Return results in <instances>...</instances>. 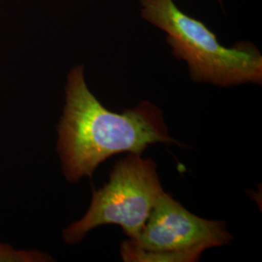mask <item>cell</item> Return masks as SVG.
Instances as JSON below:
<instances>
[{"label":"cell","instance_id":"cell-1","mask_svg":"<svg viewBox=\"0 0 262 262\" xmlns=\"http://www.w3.org/2000/svg\"><path fill=\"white\" fill-rule=\"evenodd\" d=\"M64 94L56 152L69 183L92 178L102 162L118 154L142 155L157 143L181 146L170 136L162 111L150 101L122 113L105 108L91 92L81 64L69 71Z\"/></svg>","mask_w":262,"mask_h":262},{"label":"cell","instance_id":"cell-5","mask_svg":"<svg viewBox=\"0 0 262 262\" xmlns=\"http://www.w3.org/2000/svg\"><path fill=\"white\" fill-rule=\"evenodd\" d=\"M54 261L48 253L38 250H19L9 244L0 243V262Z\"/></svg>","mask_w":262,"mask_h":262},{"label":"cell","instance_id":"cell-4","mask_svg":"<svg viewBox=\"0 0 262 262\" xmlns=\"http://www.w3.org/2000/svg\"><path fill=\"white\" fill-rule=\"evenodd\" d=\"M232 239L225 222L193 215L163 191L139 237L123 241L120 253L125 262H195L208 249Z\"/></svg>","mask_w":262,"mask_h":262},{"label":"cell","instance_id":"cell-2","mask_svg":"<svg viewBox=\"0 0 262 262\" xmlns=\"http://www.w3.org/2000/svg\"><path fill=\"white\" fill-rule=\"evenodd\" d=\"M141 17L166 34L172 55L184 60L195 83L220 88L262 84V55L251 42L222 45L205 23L179 8L174 0H140Z\"/></svg>","mask_w":262,"mask_h":262},{"label":"cell","instance_id":"cell-6","mask_svg":"<svg viewBox=\"0 0 262 262\" xmlns=\"http://www.w3.org/2000/svg\"><path fill=\"white\" fill-rule=\"evenodd\" d=\"M219 1H221V0H219Z\"/></svg>","mask_w":262,"mask_h":262},{"label":"cell","instance_id":"cell-3","mask_svg":"<svg viewBox=\"0 0 262 262\" xmlns=\"http://www.w3.org/2000/svg\"><path fill=\"white\" fill-rule=\"evenodd\" d=\"M163 191L156 162L128 154L116 163L103 187L94 190L85 214L62 230V239L76 245L99 226L117 225L128 239L136 240Z\"/></svg>","mask_w":262,"mask_h":262}]
</instances>
